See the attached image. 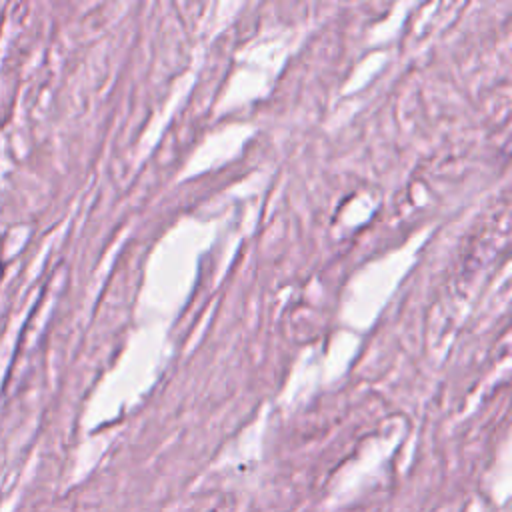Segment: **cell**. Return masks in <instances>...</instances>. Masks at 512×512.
<instances>
[{"label":"cell","instance_id":"6da1fadb","mask_svg":"<svg viewBox=\"0 0 512 512\" xmlns=\"http://www.w3.org/2000/svg\"><path fill=\"white\" fill-rule=\"evenodd\" d=\"M0 278H2V266H0Z\"/></svg>","mask_w":512,"mask_h":512}]
</instances>
